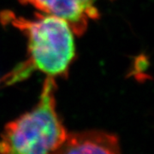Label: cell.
<instances>
[{
	"label": "cell",
	"mask_w": 154,
	"mask_h": 154,
	"mask_svg": "<svg viewBox=\"0 0 154 154\" xmlns=\"http://www.w3.org/2000/svg\"><path fill=\"white\" fill-rule=\"evenodd\" d=\"M0 17L4 24L19 29L28 38V59L6 76V83L23 80L33 70L51 78L67 75L75 45L74 32L65 21L47 14L29 20L11 11H4Z\"/></svg>",
	"instance_id": "1"
},
{
	"label": "cell",
	"mask_w": 154,
	"mask_h": 154,
	"mask_svg": "<svg viewBox=\"0 0 154 154\" xmlns=\"http://www.w3.org/2000/svg\"><path fill=\"white\" fill-rule=\"evenodd\" d=\"M54 78L45 79L37 105L7 123L0 137V154H53L67 133L56 110Z\"/></svg>",
	"instance_id": "2"
},
{
	"label": "cell",
	"mask_w": 154,
	"mask_h": 154,
	"mask_svg": "<svg viewBox=\"0 0 154 154\" xmlns=\"http://www.w3.org/2000/svg\"><path fill=\"white\" fill-rule=\"evenodd\" d=\"M44 12L65 21L74 33H85L90 21L99 18L97 0H19Z\"/></svg>",
	"instance_id": "3"
},
{
	"label": "cell",
	"mask_w": 154,
	"mask_h": 154,
	"mask_svg": "<svg viewBox=\"0 0 154 154\" xmlns=\"http://www.w3.org/2000/svg\"><path fill=\"white\" fill-rule=\"evenodd\" d=\"M53 154H121L117 136L99 130L68 134Z\"/></svg>",
	"instance_id": "4"
}]
</instances>
